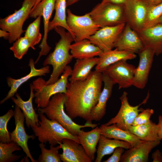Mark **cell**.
<instances>
[{
  "mask_svg": "<svg viewBox=\"0 0 162 162\" xmlns=\"http://www.w3.org/2000/svg\"><path fill=\"white\" fill-rule=\"evenodd\" d=\"M39 125L32 129L40 142L55 146L67 138L79 142L77 136L70 133L57 122L47 118L44 114L39 113Z\"/></svg>",
  "mask_w": 162,
  "mask_h": 162,
  "instance_id": "obj_5",
  "label": "cell"
},
{
  "mask_svg": "<svg viewBox=\"0 0 162 162\" xmlns=\"http://www.w3.org/2000/svg\"><path fill=\"white\" fill-rule=\"evenodd\" d=\"M66 100L65 94H56L51 98L46 106L38 108V112L44 114L50 119L56 121L70 133L76 136L82 128H94L97 126L98 124L86 122L84 125H80L74 122L64 110Z\"/></svg>",
  "mask_w": 162,
  "mask_h": 162,
  "instance_id": "obj_3",
  "label": "cell"
},
{
  "mask_svg": "<svg viewBox=\"0 0 162 162\" xmlns=\"http://www.w3.org/2000/svg\"><path fill=\"white\" fill-rule=\"evenodd\" d=\"M152 158L153 162H162V153L157 150L152 154Z\"/></svg>",
  "mask_w": 162,
  "mask_h": 162,
  "instance_id": "obj_39",
  "label": "cell"
},
{
  "mask_svg": "<svg viewBox=\"0 0 162 162\" xmlns=\"http://www.w3.org/2000/svg\"><path fill=\"white\" fill-rule=\"evenodd\" d=\"M14 112L15 128L14 130L10 133L11 141L15 142L21 147L32 162H38V160H34L32 156L28 145V140L30 139L34 140L35 136L34 135H28L26 133L24 127V116L21 109L16 105Z\"/></svg>",
  "mask_w": 162,
  "mask_h": 162,
  "instance_id": "obj_14",
  "label": "cell"
},
{
  "mask_svg": "<svg viewBox=\"0 0 162 162\" xmlns=\"http://www.w3.org/2000/svg\"><path fill=\"white\" fill-rule=\"evenodd\" d=\"M124 148L118 147L116 148L112 155L104 162H119L120 161L122 155L124 152Z\"/></svg>",
  "mask_w": 162,
  "mask_h": 162,
  "instance_id": "obj_38",
  "label": "cell"
},
{
  "mask_svg": "<svg viewBox=\"0 0 162 162\" xmlns=\"http://www.w3.org/2000/svg\"><path fill=\"white\" fill-rule=\"evenodd\" d=\"M40 148L41 154L38 158V162H61L59 150L61 148L60 145L56 147L50 145V149H46L44 143L39 145Z\"/></svg>",
  "mask_w": 162,
  "mask_h": 162,
  "instance_id": "obj_32",
  "label": "cell"
},
{
  "mask_svg": "<svg viewBox=\"0 0 162 162\" xmlns=\"http://www.w3.org/2000/svg\"><path fill=\"white\" fill-rule=\"evenodd\" d=\"M35 62L33 59L30 58L29 63L30 71L29 74L18 79H15L10 76L7 78V84L8 86L10 88V89L6 97L0 101L1 104L4 103L8 99L13 97L16 93L20 87L31 78L38 76H45L50 73V70L49 65L39 69H37L35 67Z\"/></svg>",
  "mask_w": 162,
  "mask_h": 162,
  "instance_id": "obj_19",
  "label": "cell"
},
{
  "mask_svg": "<svg viewBox=\"0 0 162 162\" xmlns=\"http://www.w3.org/2000/svg\"><path fill=\"white\" fill-rule=\"evenodd\" d=\"M126 0H102V3H111L116 4H124Z\"/></svg>",
  "mask_w": 162,
  "mask_h": 162,
  "instance_id": "obj_42",
  "label": "cell"
},
{
  "mask_svg": "<svg viewBox=\"0 0 162 162\" xmlns=\"http://www.w3.org/2000/svg\"><path fill=\"white\" fill-rule=\"evenodd\" d=\"M30 93L29 99L24 100L17 93L16 98L13 97L11 98L13 102L21 109L24 116L26 123L28 128H32L39 125V114H37L34 109L32 104L33 99L34 98V90L30 86Z\"/></svg>",
  "mask_w": 162,
  "mask_h": 162,
  "instance_id": "obj_22",
  "label": "cell"
},
{
  "mask_svg": "<svg viewBox=\"0 0 162 162\" xmlns=\"http://www.w3.org/2000/svg\"><path fill=\"white\" fill-rule=\"evenodd\" d=\"M162 15V3L148 7L147 17L144 28L151 26Z\"/></svg>",
  "mask_w": 162,
  "mask_h": 162,
  "instance_id": "obj_36",
  "label": "cell"
},
{
  "mask_svg": "<svg viewBox=\"0 0 162 162\" xmlns=\"http://www.w3.org/2000/svg\"><path fill=\"white\" fill-rule=\"evenodd\" d=\"M104 52L88 39L75 42L70 46V53L76 59L90 58L100 56Z\"/></svg>",
  "mask_w": 162,
  "mask_h": 162,
  "instance_id": "obj_24",
  "label": "cell"
},
{
  "mask_svg": "<svg viewBox=\"0 0 162 162\" xmlns=\"http://www.w3.org/2000/svg\"><path fill=\"white\" fill-rule=\"evenodd\" d=\"M158 23H162V15L153 23L152 26Z\"/></svg>",
  "mask_w": 162,
  "mask_h": 162,
  "instance_id": "obj_45",
  "label": "cell"
},
{
  "mask_svg": "<svg viewBox=\"0 0 162 162\" xmlns=\"http://www.w3.org/2000/svg\"><path fill=\"white\" fill-rule=\"evenodd\" d=\"M41 16H38L28 26L25 30V36L28 38L32 43V49L35 50L34 46L40 41L42 35L40 32Z\"/></svg>",
  "mask_w": 162,
  "mask_h": 162,
  "instance_id": "obj_33",
  "label": "cell"
},
{
  "mask_svg": "<svg viewBox=\"0 0 162 162\" xmlns=\"http://www.w3.org/2000/svg\"><path fill=\"white\" fill-rule=\"evenodd\" d=\"M72 71L71 67L68 65L60 78L53 83L46 85V81L40 77L33 81L30 86L35 92L34 93V102L38 108L46 106L53 95L60 93H66L68 77Z\"/></svg>",
  "mask_w": 162,
  "mask_h": 162,
  "instance_id": "obj_4",
  "label": "cell"
},
{
  "mask_svg": "<svg viewBox=\"0 0 162 162\" xmlns=\"http://www.w3.org/2000/svg\"><path fill=\"white\" fill-rule=\"evenodd\" d=\"M7 32L1 29L0 30V37H3L5 40H8L10 36V33Z\"/></svg>",
  "mask_w": 162,
  "mask_h": 162,
  "instance_id": "obj_43",
  "label": "cell"
},
{
  "mask_svg": "<svg viewBox=\"0 0 162 162\" xmlns=\"http://www.w3.org/2000/svg\"><path fill=\"white\" fill-rule=\"evenodd\" d=\"M103 74L104 87L96 105L92 108L90 115V121H100L105 116L107 102L110 97L115 83L104 72Z\"/></svg>",
  "mask_w": 162,
  "mask_h": 162,
  "instance_id": "obj_20",
  "label": "cell"
},
{
  "mask_svg": "<svg viewBox=\"0 0 162 162\" xmlns=\"http://www.w3.org/2000/svg\"><path fill=\"white\" fill-rule=\"evenodd\" d=\"M136 57L135 53L116 49L104 52L99 56V60L95 70L102 73L108 66L115 63L121 60H131Z\"/></svg>",
  "mask_w": 162,
  "mask_h": 162,
  "instance_id": "obj_23",
  "label": "cell"
},
{
  "mask_svg": "<svg viewBox=\"0 0 162 162\" xmlns=\"http://www.w3.org/2000/svg\"><path fill=\"white\" fill-rule=\"evenodd\" d=\"M123 7L126 23L136 32L143 29L146 19L148 7L140 0H126Z\"/></svg>",
  "mask_w": 162,
  "mask_h": 162,
  "instance_id": "obj_11",
  "label": "cell"
},
{
  "mask_svg": "<svg viewBox=\"0 0 162 162\" xmlns=\"http://www.w3.org/2000/svg\"><path fill=\"white\" fill-rule=\"evenodd\" d=\"M118 147L128 149L132 146L128 142L115 139L111 140L101 134L94 162H100L104 156L111 154L116 148Z\"/></svg>",
  "mask_w": 162,
  "mask_h": 162,
  "instance_id": "obj_28",
  "label": "cell"
},
{
  "mask_svg": "<svg viewBox=\"0 0 162 162\" xmlns=\"http://www.w3.org/2000/svg\"><path fill=\"white\" fill-rule=\"evenodd\" d=\"M100 135V128L97 126L89 131L82 129L77 136L80 143L92 161L94 160L96 146Z\"/></svg>",
  "mask_w": 162,
  "mask_h": 162,
  "instance_id": "obj_26",
  "label": "cell"
},
{
  "mask_svg": "<svg viewBox=\"0 0 162 162\" xmlns=\"http://www.w3.org/2000/svg\"><path fill=\"white\" fill-rule=\"evenodd\" d=\"M22 148L13 142L9 143H0V162H13L18 160L20 155L13 154L15 151H20Z\"/></svg>",
  "mask_w": 162,
  "mask_h": 162,
  "instance_id": "obj_31",
  "label": "cell"
},
{
  "mask_svg": "<svg viewBox=\"0 0 162 162\" xmlns=\"http://www.w3.org/2000/svg\"><path fill=\"white\" fill-rule=\"evenodd\" d=\"M62 153L60 154L63 162H92V161L79 142L69 139H64L59 143Z\"/></svg>",
  "mask_w": 162,
  "mask_h": 162,
  "instance_id": "obj_16",
  "label": "cell"
},
{
  "mask_svg": "<svg viewBox=\"0 0 162 162\" xmlns=\"http://www.w3.org/2000/svg\"><path fill=\"white\" fill-rule=\"evenodd\" d=\"M160 140L142 142L137 145L128 149L122 154L121 162H147L152 150L158 145Z\"/></svg>",
  "mask_w": 162,
  "mask_h": 162,
  "instance_id": "obj_18",
  "label": "cell"
},
{
  "mask_svg": "<svg viewBox=\"0 0 162 162\" xmlns=\"http://www.w3.org/2000/svg\"><path fill=\"white\" fill-rule=\"evenodd\" d=\"M100 133L109 138L122 140L130 143L132 147L140 144L142 141L136 136L129 131H126L118 127L115 124L106 126L102 124L100 127Z\"/></svg>",
  "mask_w": 162,
  "mask_h": 162,
  "instance_id": "obj_25",
  "label": "cell"
},
{
  "mask_svg": "<svg viewBox=\"0 0 162 162\" xmlns=\"http://www.w3.org/2000/svg\"><path fill=\"white\" fill-rule=\"evenodd\" d=\"M148 7L158 4L162 3V0H140Z\"/></svg>",
  "mask_w": 162,
  "mask_h": 162,
  "instance_id": "obj_40",
  "label": "cell"
},
{
  "mask_svg": "<svg viewBox=\"0 0 162 162\" xmlns=\"http://www.w3.org/2000/svg\"><path fill=\"white\" fill-rule=\"evenodd\" d=\"M138 53L139 62L136 68L133 86L138 88L143 89L148 82L155 51L151 48L144 47Z\"/></svg>",
  "mask_w": 162,
  "mask_h": 162,
  "instance_id": "obj_15",
  "label": "cell"
},
{
  "mask_svg": "<svg viewBox=\"0 0 162 162\" xmlns=\"http://www.w3.org/2000/svg\"><path fill=\"white\" fill-rule=\"evenodd\" d=\"M103 82L102 73L95 70L85 80L68 82L64 107L71 118L79 117L92 123L90 112L98 102Z\"/></svg>",
  "mask_w": 162,
  "mask_h": 162,
  "instance_id": "obj_1",
  "label": "cell"
},
{
  "mask_svg": "<svg viewBox=\"0 0 162 162\" xmlns=\"http://www.w3.org/2000/svg\"><path fill=\"white\" fill-rule=\"evenodd\" d=\"M99 60V58L97 57L77 59L68 80L70 82L86 80L92 71V69L97 64Z\"/></svg>",
  "mask_w": 162,
  "mask_h": 162,
  "instance_id": "obj_27",
  "label": "cell"
},
{
  "mask_svg": "<svg viewBox=\"0 0 162 162\" xmlns=\"http://www.w3.org/2000/svg\"><path fill=\"white\" fill-rule=\"evenodd\" d=\"M66 12L67 23L74 36L75 42L88 39L100 28L93 20L89 13L78 16L69 9Z\"/></svg>",
  "mask_w": 162,
  "mask_h": 162,
  "instance_id": "obj_8",
  "label": "cell"
},
{
  "mask_svg": "<svg viewBox=\"0 0 162 162\" xmlns=\"http://www.w3.org/2000/svg\"><path fill=\"white\" fill-rule=\"evenodd\" d=\"M127 61L121 60L115 63L108 66L103 72L115 84H118L119 89L133 86L136 68L128 63Z\"/></svg>",
  "mask_w": 162,
  "mask_h": 162,
  "instance_id": "obj_12",
  "label": "cell"
},
{
  "mask_svg": "<svg viewBox=\"0 0 162 162\" xmlns=\"http://www.w3.org/2000/svg\"><path fill=\"white\" fill-rule=\"evenodd\" d=\"M126 23L113 26L100 28L88 39L104 52L112 50L116 39L124 28Z\"/></svg>",
  "mask_w": 162,
  "mask_h": 162,
  "instance_id": "obj_13",
  "label": "cell"
},
{
  "mask_svg": "<svg viewBox=\"0 0 162 162\" xmlns=\"http://www.w3.org/2000/svg\"><path fill=\"white\" fill-rule=\"evenodd\" d=\"M154 113L152 109L147 108L144 110L136 117L132 125L136 126L149 122L150 117Z\"/></svg>",
  "mask_w": 162,
  "mask_h": 162,
  "instance_id": "obj_37",
  "label": "cell"
},
{
  "mask_svg": "<svg viewBox=\"0 0 162 162\" xmlns=\"http://www.w3.org/2000/svg\"><path fill=\"white\" fill-rule=\"evenodd\" d=\"M14 111L10 109L5 114L0 117V142L9 143L11 142L7 125L10 119L14 116Z\"/></svg>",
  "mask_w": 162,
  "mask_h": 162,
  "instance_id": "obj_35",
  "label": "cell"
},
{
  "mask_svg": "<svg viewBox=\"0 0 162 162\" xmlns=\"http://www.w3.org/2000/svg\"><path fill=\"white\" fill-rule=\"evenodd\" d=\"M80 0H66L67 7L71 5Z\"/></svg>",
  "mask_w": 162,
  "mask_h": 162,
  "instance_id": "obj_44",
  "label": "cell"
},
{
  "mask_svg": "<svg viewBox=\"0 0 162 162\" xmlns=\"http://www.w3.org/2000/svg\"><path fill=\"white\" fill-rule=\"evenodd\" d=\"M54 29L60 35L61 38L56 43L53 52L48 55L43 62L44 66L50 65L53 68L50 78L46 81V85L56 82L73 58L69 51L71 43L75 41L74 37L69 32H66L65 29L62 27L57 26Z\"/></svg>",
  "mask_w": 162,
  "mask_h": 162,
  "instance_id": "obj_2",
  "label": "cell"
},
{
  "mask_svg": "<svg viewBox=\"0 0 162 162\" xmlns=\"http://www.w3.org/2000/svg\"><path fill=\"white\" fill-rule=\"evenodd\" d=\"M35 1L36 0H24L19 10H15L14 13L4 18L0 19V28L10 33L8 40L9 43L14 42L25 32L22 29L23 25L29 16Z\"/></svg>",
  "mask_w": 162,
  "mask_h": 162,
  "instance_id": "obj_7",
  "label": "cell"
},
{
  "mask_svg": "<svg viewBox=\"0 0 162 162\" xmlns=\"http://www.w3.org/2000/svg\"><path fill=\"white\" fill-rule=\"evenodd\" d=\"M136 32L144 47L153 49L157 55L162 52V23L144 28Z\"/></svg>",
  "mask_w": 162,
  "mask_h": 162,
  "instance_id": "obj_21",
  "label": "cell"
},
{
  "mask_svg": "<svg viewBox=\"0 0 162 162\" xmlns=\"http://www.w3.org/2000/svg\"><path fill=\"white\" fill-rule=\"evenodd\" d=\"M158 135L161 140H162V116L160 115L158 117Z\"/></svg>",
  "mask_w": 162,
  "mask_h": 162,
  "instance_id": "obj_41",
  "label": "cell"
},
{
  "mask_svg": "<svg viewBox=\"0 0 162 162\" xmlns=\"http://www.w3.org/2000/svg\"><path fill=\"white\" fill-rule=\"evenodd\" d=\"M66 7V0H56L55 7V14L53 20L49 22L48 32L57 26H61L70 33L75 40L74 36L67 23Z\"/></svg>",
  "mask_w": 162,
  "mask_h": 162,
  "instance_id": "obj_30",
  "label": "cell"
},
{
  "mask_svg": "<svg viewBox=\"0 0 162 162\" xmlns=\"http://www.w3.org/2000/svg\"><path fill=\"white\" fill-rule=\"evenodd\" d=\"M114 47L119 50L135 54L138 53L144 46L137 33L126 23L123 31L115 42Z\"/></svg>",
  "mask_w": 162,
  "mask_h": 162,
  "instance_id": "obj_17",
  "label": "cell"
},
{
  "mask_svg": "<svg viewBox=\"0 0 162 162\" xmlns=\"http://www.w3.org/2000/svg\"><path fill=\"white\" fill-rule=\"evenodd\" d=\"M56 1V0H42L33 7L29 16L31 18L35 19L38 16H42L44 20V34L42 42L39 46L41 50L35 62V64L37 63L41 56L46 55L51 49L47 43V40L49 20L55 9Z\"/></svg>",
  "mask_w": 162,
  "mask_h": 162,
  "instance_id": "obj_10",
  "label": "cell"
},
{
  "mask_svg": "<svg viewBox=\"0 0 162 162\" xmlns=\"http://www.w3.org/2000/svg\"><path fill=\"white\" fill-rule=\"evenodd\" d=\"M128 131L141 140H160L158 135V125L151 120L147 123L136 126L131 125Z\"/></svg>",
  "mask_w": 162,
  "mask_h": 162,
  "instance_id": "obj_29",
  "label": "cell"
},
{
  "mask_svg": "<svg viewBox=\"0 0 162 162\" xmlns=\"http://www.w3.org/2000/svg\"><path fill=\"white\" fill-rule=\"evenodd\" d=\"M89 13L100 28L126 23L123 4L101 2L97 4Z\"/></svg>",
  "mask_w": 162,
  "mask_h": 162,
  "instance_id": "obj_6",
  "label": "cell"
},
{
  "mask_svg": "<svg viewBox=\"0 0 162 162\" xmlns=\"http://www.w3.org/2000/svg\"><path fill=\"white\" fill-rule=\"evenodd\" d=\"M42 0H36L35 2L34 7L37 4L40 2Z\"/></svg>",
  "mask_w": 162,
  "mask_h": 162,
  "instance_id": "obj_46",
  "label": "cell"
},
{
  "mask_svg": "<svg viewBox=\"0 0 162 162\" xmlns=\"http://www.w3.org/2000/svg\"><path fill=\"white\" fill-rule=\"evenodd\" d=\"M30 47L32 48V43L28 38L24 36L20 37L15 41L10 49L13 52L14 57L20 60L27 53Z\"/></svg>",
  "mask_w": 162,
  "mask_h": 162,
  "instance_id": "obj_34",
  "label": "cell"
},
{
  "mask_svg": "<svg viewBox=\"0 0 162 162\" xmlns=\"http://www.w3.org/2000/svg\"><path fill=\"white\" fill-rule=\"evenodd\" d=\"M128 93L124 92L120 98L121 105L120 110L116 116L104 124L108 126L115 124L120 129L128 131L130 127L141 110L139 109L140 105L146 103L149 96L148 93L146 98L139 105L135 106L130 105L128 102Z\"/></svg>",
  "mask_w": 162,
  "mask_h": 162,
  "instance_id": "obj_9",
  "label": "cell"
}]
</instances>
